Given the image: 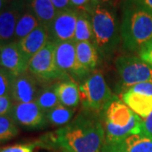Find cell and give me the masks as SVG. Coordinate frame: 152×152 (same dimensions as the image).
Masks as SVG:
<instances>
[{"label":"cell","instance_id":"1","mask_svg":"<svg viewBox=\"0 0 152 152\" xmlns=\"http://www.w3.org/2000/svg\"><path fill=\"white\" fill-rule=\"evenodd\" d=\"M56 146L69 152H102L105 141L103 115L84 108L52 137Z\"/></svg>","mask_w":152,"mask_h":152},{"label":"cell","instance_id":"2","mask_svg":"<svg viewBox=\"0 0 152 152\" xmlns=\"http://www.w3.org/2000/svg\"><path fill=\"white\" fill-rule=\"evenodd\" d=\"M121 41L129 52H140L152 40V13L127 0L120 25Z\"/></svg>","mask_w":152,"mask_h":152},{"label":"cell","instance_id":"3","mask_svg":"<svg viewBox=\"0 0 152 152\" xmlns=\"http://www.w3.org/2000/svg\"><path fill=\"white\" fill-rule=\"evenodd\" d=\"M90 14L93 30V43L99 54L111 57L121 42L120 26L113 9L104 4H91Z\"/></svg>","mask_w":152,"mask_h":152},{"label":"cell","instance_id":"4","mask_svg":"<svg viewBox=\"0 0 152 152\" xmlns=\"http://www.w3.org/2000/svg\"><path fill=\"white\" fill-rule=\"evenodd\" d=\"M80 97L83 107L98 113H103L116 96L107 86L102 74L94 71L79 86Z\"/></svg>","mask_w":152,"mask_h":152},{"label":"cell","instance_id":"5","mask_svg":"<svg viewBox=\"0 0 152 152\" xmlns=\"http://www.w3.org/2000/svg\"><path fill=\"white\" fill-rule=\"evenodd\" d=\"M54 42L49 41L30 60L28 71L42 80H54L69 78L60 70L55 59Z\"/></svg>","mask_w":152,"mask_h":152},{"label":"cell","instance_id":"6","mask_svg":"<svg viewBox=\"0 0 152 152\" xmlns=\"http://www.w3.org/2000/svg\"><path fill=\"white\" fill-rule=\"evenodd\" d=\"M124 86L128 88L142 82L152 83V66L134 56H120L115 62Z\"/></svg>","mask_w":152,"mask_h":152},{"label":"cell","instance_id":"7","mask_svg":"<svg viewBox=\"0 0 152 152\" xmlns=\"http://www.w3.org/2000/svg\"><path fill=\"white\" fill-rule=\"evenodd\" d=\"M55 59L60 70L69 77L81 79L89 75L90 72L85 69L80 64L76 54L75 41L54 42Z\"/></svg>","mask_w":152,"mask_h":152},{"label":"cell","instance_id":"8","mask_svg":"<svg viewBox=\"0 0 152 152\" xmlns=\"http://www.w3.org/2000/svg\"><path fill=\"white\" fill-rule=\"evenodd\" d=\"M78 15L79 11L72 8L58 11L48 27L49 41L53 42L75 41Z\"/></svg>","mask_w":152,"mask_h":152},{"label":"cell","instance_id":"9","mask_svg":"<svg viewBox=\"0 0 152 152\" xmlns=\"http://www.w3.org/2000/svg\"><path fill=\"white\" fill-rule=\"evenodd\" d=\"M10 116L22 127L40 129L48 125L46 113L38 107L36 102L27 103H14Z\"/></svg>","mask_w":152,"mask_h":152},{"label":"cell","instance_id":"10","mask_svg":"<svg viewBox=\"0 0 152 152\" xmlns=\"http://www.w3.org/2000/svg\"><path fill=\"white\" fill-rule=\"evenodd\" d=\"M25 9L24 1L14 0L0 13V48L14 42L17 22Z\"/></svg>","mask_w":152,"mask_h":152},{"label":"cell","instance_id":"11","mask_svg":"<svg viewBox=\"0 0 152 152\" xmlns=\"http://www.w3.org/2000/svg\"><path fill=\"white\" fill-rule=\"evenodd\" d=\"M42 89L35 76L24 73L14 77L10 96L14 103H27L36 102Z\"/></svg>","mask_w":152,"mask_h":152},{"label":"cell","instance_id":"12","mask_svg":"<svg viewBox=\"0 0 152 152\" xmlns=\"http://www.w3.org/2000/svg\"><path fill=\"white\" fill-rule=\"evenodd\" d=\"M1 67L16 76L26 73L30 61L23 54L17 42H11L0 48Z\"/></svg>","mask_w":152,"mask_h":152},{"label":"cell","instance_id":"13","mask_svg":"<svg viewBox=\"0 0 152 152\" xmlns=\"http://www.w3.org/2000/svg\"><path fill=\"white\" fill-rule=\"evenodd\" d=\"M134 113L118 96H115L103 112L104 122L116 128H125L129 124Z\"/></svg>","mask_w":152,"mask_h":152},{"label":"cell","instance_id":"14","mask_svg":"<svg viewBox=\"0 0 152 152\" xmlns=\"http://www.w3.org/2000/svg\"><path fill=\"white\" fill-rule=\"evenodd\" d=\"M48 42V29L42 25H40L32 32L19 41L17 43L23 54L30 61L33 56L37 54Z\"/></svg>","mask_w":152,"mask_h":152},{"label":"cell","instance_id":"15","mask_svg":"<svg viewBox=\"0 0 152 152\" xmlns=\"http://www.w3.org/2000/svg\"><path fill=\"white\" fill-rule=\"evenodd\" d=\"M102 152H152V139L141 133L131 134L118 145L102 147Z\"/></svg>","mask_w":152,"mask_h":152},{"label":"cell","instance_id":"16","mask_svg":"<svg viewBox=\"0 0 152 152\" xmlns=\"http://www.w3.org/2000/svg\"><path fill=\"white\" fill-rule=\"evenodd\" d=\"M123 101L142 119L152 113V96L127 91L123 95Z\"/></svg>","mask_w":152,"mask_h":152},{"label":"cell","instance_id":"17","mask_svg":"<svg viewBox=\"0 0 152 152\" xmlns=\"http://www.w3.org/2000/svg\"><path fill=\"white\" fill-rule=\"evenodd\" d=\"M26 6L36 15L40 24L48 29L58 12L51 0H26Z\"/></svg>","mask_w":152,"mask_h":152},{"label":"cell","instance_id":"18","mask_svg":"<svg viewBox=\"0 0 152 152\" xmlns=\"http://www.w3.org/2000/svg\"><path fill=\"white\" fill-rule=\"evenodd\" d=\"M76 54L79 64L90 73L99 63V53L91 42H76Z\"/></svg>","mask_w":152,"mask_h":152},{"label":"cell","instance_id":"19","mask_svg":"<svg viewBox=\"0 0 152 152\" xmlns=\"http://www.w3.org/2000/svg\"><path fill=\"white\" fill-rule=\"evenodd\" d=\"M55 90L59 103L67 107L75 108L80 103V89L72 81H63L55 85Z\"/></svg>","mask_w":152,"mask_h":152},{"label":"cell","instance_id":"20","mask_svg":"<svg viewBox=\"0 0 152 152\" xmlns=\"http://www.w3.org/2000/svg\"><path fill=\"white\" fill-rule=\"evenodd\" d=\"M40 25L41 24L36 15L26 6L25 10L23 11L17 22L14 42H18L21 39L26 37Z\"/></svg>","mask_w":152,"mask_h":152},{"label":"cell","instance_id":"21","mask_svg":"<svg viewBox=\"0 0 152 152\" xmlns=\"http://www.w3.org/2000/svg\"><path fill=\"white\" fill-rule=\"evenodd\" d=\"M75 42H93L92 24L90 14L87 11H79L76 23Z\"/></svg>","mask_w":152,"mask_h":152},{"label":"cell","instance_id":"22","mask_svg":"<svg viewBox=\"0 0 152 152\" xmlns=\"http://www.w3.org/2000/svg\"><path fill=\"white\" fill-rule=\"evenodd\" d=\"M75 108L67 107L58 104L54 108L46 113V118L49 124L53 126H62L69 124L73 119Z\"/></svg>","mask_w":152,"mask_h":152},{"label":"cell","instance_id":"23","mask_svg":"<svg viewBox=\"0 0 152 152\" xmlns=\"http://www.w3.org/2000/svg\"><path fill=\"white\" fill-rule=\"evenodd\" d=\"M55 85H49L42 89L36 100V103L45 113L60 104L55 90Z\"/></svg>","mask_w":152,"mask_h":152},{"label":"cell","instance_id":"24","mask_svg":"<svg viewBox=\"0 0 152 152\" xmlns=\"http://www.w3.org/2000/svg\"><path fill=\"white\" fill-rule=\"evenodd\" d=\"M19 134L16 123L10 116L0 115V143L10 140Z\"/></svg>","mask_w":152,"mask_h":152},{"label":"cell","instance_id":"25","mask_svg":"<svg viewBox=\"0 0 152 152\" xmlns=\"http://www.w3.org/2000/svg\"><path fill=\"white\" fill-rule=\"evenodd\" d=\"M15 75L0 66V96L10 95Z\"/></svg>","mask_w":152,"mask_h":152},{"label":"cell","instance_id":"26","mask_svg":"<svg viewBox=\"0 0 152 152\" xmlns=\"http://www.w3.org/2000/svg\"><path fill=\"white\" fill-rule=\"evenodd\" d=\"M37 145V143H32L2 147L0 148V152H34V149L36 148Z\"/></svg>","mask_w":152,"mask_h":152},{"label":"cell","instance_id":"27","mask_svg":"<svg viewBox=\"0 0 152 152\" xmlns=\"http://www.w3.org/2000/svg\"><path fill=\"white\" fill-rule=\"evenodd\" d=\"M128 91H132L134 92L143 94L145 96H152V83L151 82H142L131 86Z\"/></svg>","mask_w":152,"mask_h":152},{"label":"cell","instance_id":"28","mask_svg":"<svg viewBox=\"0 0 152 152\" xmlns=\"http://www.w3.org/2000/svg\"><path fill=\"white\" fill-rule=\"evenodd\" d=\"M14 106V102L10 95L0 96V115L10 114Z\"/></svg>","mask_w":152,"mask_h":152},{"label":"cell","instance_id":"29","mask_svg":"<svg viewBox=\"0 0 152 152\" xmlns=\"http://www.w3.org/2000/svg\"><path fill=\"white\" fill-rule=\"evenodd\" d=\"M140 58L152 66V40L139 52Z\"/></svg>","mask_w":152,"mask_h":152},{"label":"cell","instance_id":"30","mask_svg":"<svg viewBox=\"0 0 152 152\" xmlns=\"http://www.w3.org/2000/svg\"><path fill=\"white\" fill-rule=\"evenodd\" d=\"M140 133L152 139V113L147 118L142 119Z\"/></svg>","mask_w":152,"mask_h":152},{"label":"cell","instance_id":"31","mask_svg":"<svg viewBox=\"0 0 152 152\" xmlns=\"http://www.w3.org/2000/svg\"><path fill=\"white\" fill-rule=\"evenodd\" d=\"M72 9L76 10L87 11L91 4V0H69Z\"/></svg>","mask_w":152,"mask_h":152},{"label":"cell","instance_id":"32","mask_svg":"<svg viewBox=\"0 0 152 152\" xmlns=\"http://www.w3.org/2000/svg\"><path fill=\"white\" fill-rule=\"evenodd\" d=\"M51 1L58 11L71 9L69 0H51Z\"/></svg>","mask_w":152,"mask_h":152},{"label":"cell","instance_id":"33","mask_svg":"<svg viewBox=\"0 0 152 152\" xmlns=\"http://www.w3.org/2000/svg\"><path fill=\"white\" fill-rule=\"evenodd\" d=\"M132 1L136 4L152 13V0H132Z\"/></svg>","mask_w":152,"mask_h":152},{"label":"cell","instance_id":"34","mask_svg":"<svg viewBox=\"0 0 152 152\" xmlns=\"http://www.w3.org/2000/svg\"><path fill=\"white\" fill-rule=\"evenodd\" d=\"M10 4L9 0H0V13L5 10V8Z\"/></svg>","mask_w":152,"mask_h":152},{"label":"cell","instance_id":"35","mask_svg":"<svg viewBox=\"0 0 152 152\" xmlns=\"http://www.w3.org/2000/svg\"><path fill=\"white\" fill-rule=\"evenodd\" d=\"M110 0H91V4H105L108 3Z\"/></svg>","mask_w":152,"mask_h":152},{"label":"cell","instance_id":"36","mask_svg":"<svg viewBox=\"0 0 152 152\" xmlns=\"http://www.w3.org/2000/svg\"><path fill=\"white\" fill-rule=\"evenodd\" d=\"M56 152H69V151H65V150H63V151H56Z\"/></svg>","mask_w":152,"mask_h":152},{"label":"cell","instance_id":"37","mask_svg":"<svg viewBox=\"0 0 152 152\" xmlns=\"http://www.w3.org/2000/svg\"><path fill=\"white\" fill-rule=\"evenodd\" d=\"M0 66H1V51H0Z\"/></svg>","mask_w":152,"mask_h":152},{"label":"cell","instance_id":"38","mask_svg":"<svg viewBox=\"0 0 152 152\" xmlns=\"http://www.w3.org/2000/svg\"><path fill=\"white\" fill-rule=\"evenodd\" d=\"M9 1H10V2H12V1H14V0H9Z\"/></svg>","mask_w":152,"mask_h":152}]
</instances>
